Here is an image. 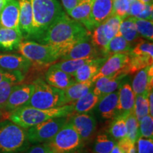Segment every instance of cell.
I'll return each instance as SVG.
<instances>
[{"instance_id": "cell-28", "label": "cell", "mask_w": 153, "mask_h": 153, "mask_svg": "<svg viewBox=\"0 0 153 153\" xmlns=\"http://www.w3.org/2000/svg\"><path fill=\"white\" fill-rule=\"evenodd\" d=\"M128 114H119L114 118L108 128V133L115 140L118 141L124 138L126 135V119Z\"/></svg>"}, {"instance_id": "cell-47", "label": "cell", "mask_w": 153, "mask_h": 153, "mask_svg": "<svg viewBox=\"0 0 153 153\" xmlns=\"http://www.w3.org/2000/svg\"><path fill=\"white\" fill-rule=\"evenodd\" d=\"M110 153H126L125 151H124L123 149H122L119 145H118V143L116 144L113 148V150H111V152Z\"/></svg>"}, {"instance_id": "cell-17", "label": "cell", "mask_w": 153, "mask_h": 153, "mask_svg": "<svg viewBox=\"0 0 153 153\" xmlns=\"http://www.w3.org/2000/svg\"><path fill=\"white\" fill-rule=\"evenodd\" d=\"M108 57H99L89 60L72 74L76 82L91 81L96 74L98 73L101 67L106 60Z\"/></svg>"}, {"instance_id": "cell-39", "label": "cell", "mask_w": 153, "mask_h": 153, "mask_svg": "<svg viewBox=\"0 0 153 153\" xmlns=\"http://www.w3.org/2000/svg\"><path fill=\"white\" fill-rule=\"evenodd\" d=\"M130 0H113V13L112 15H116L122 19L128 16Z\"/></svg>"}, {"instance_id": "cell-55", "label": "cell", "mask_w": 153, "mask_h": 153, "mask_svg": "<svg viewBox=\"0 0 153 153\" xmlns=\"http://www.w3.org/2000/svg\"><path fill=\"white\" fill-rule=\"evenodd\" d=\"M93 153H95V152H93Z\"/></svg>"}, {"instance_id": "cell-43", "label": "cell", "mask_w": 153, "mask_h": 153, "mask_svg": "<svg viewBox=\"0 0 153 153\" xmlns=\"http://www.w3.org/2000/svg\"><path fill=\"white\" fill-rule=\"evenodd\" d=\"M153 7L152 4H145V8L140 14L137 17V19H145V20H153Z\"/></svg>"}, {"instance_id": "cell-7", "label": "cell", "mask_w": 153, "mask_h": 153, "mask_svg": "<svg viewBox=\"0 0 153 153\" xmlns=\"http://www.w3.org/2000/svg\"><path fill=\"white\" fill-rule=\"evenodd\" d=\"M45 144L55 153H79L82 152L85 143L68 120Z\"/></svg>"}, {"instance_id": "cell-48", "label": "cell", "mask_w": 153, "mask_h": 153, "mask_svg": "<svg viewBox=\"0 0 153 153\" xmlns=\"http://www.w3.org/2000/svg\"><path fill=\"white\" fill-rule=\"evenodd\" d=\"M9 1H10V0H0V13L2 11V9H4V7H5V5L7 4Z\"/></svg>"}, {"instance_id": "cell-19", "label": "cell", "mask_w": 153, "mask_h": 153, "mask_svg": "<svg viewBox=\"0 0 153 153\" xmlns=\"http://www.w3.org/2000/svg\"><path fill=\"white\" fill-rule=\"evenodd\" d=\"M19 5L17 0H10L0 13V25L2 27L19 30Z\"/></svg>"}, {"instance_id": "cell-42", "label": "cell", "mask_w": 153, "mask_h": 153, "mask_svg": "<svg viewBox=\"0 0 153 153\" xmlns=\"http://www.w3.org/2000/svg\"><path fill=\"white\" fill-rule=\"evenodd\" d=\"M117 143L126 153H137L136 143H130L126 137L118 140Z\"/></svg>"}, {"instance_id": "cell-9", "label": "cell", "mask_w": 153, "mask_h": 153, "mask_svg": "<svg viewBox=\"0 0 153 153\" xmlns=\"http://www.w3.org/2000/svg\"><path fill=\"white\" fill-rule=\"evenodd\" d=\"M101 56L91 41V34L82 38L71 45L60 57L62 60L72 59H91Z\"/></svg>"}, {"instance_id": "cell-52", "label": "cell", "mask_w": 153, "mask_h": 153, "mask_svg": "<svg viewBox=\"0 0 153 153\" xmlns=\"http://www.w3.org/2000/svg\"><path fill=\"white\" fill-rule=\"evenodd\" d=\"M130 1H133V0H130Z\"/></svg>"}, {"instance_id": "cell-31", "label": "cell", "mask_w": 153, "mask_h": 153, "mask_svg": "<svg viewBox=\"0 0 153 153\" xmlns=\"http://www.w3.org/2000/svg\"><path fill=\"white\" fill-rule=\"evenodd\" d=\"M126 138L131 143H136L139 138V123L134 112L128 114L126 119Z\"/></svg>"}, {"instance_id": "cell-12", "label": "cell", "mask_w": 153, "mask_h": 153, "mask_svg": "<svg viewBox=\"0 0 153 153\" xmlns=\"http://www.w3.org/2000/svg\"><path fill=\"white\" fill-rule=\"evenodd\" d=\"M30 66V61L22 55L0 53V70L3 71L18 72L25 76Z\"/></svg>"}, {"instance_id": "cell-29", "label": "cell", "mask_w": 153, "mask_h": 153, "mask_svg": "<svg viewBox=\"0 0 153 153\" xmlns=\"http://www.w3.org/2000/svg\"><path fill=\"white\" fill-rule=\"evenodd\" d=\"M119 33L132 45L133 43H136L140 39L136 26L131 16H127L121 21L119 27Z\"/></svg>"}, {"instance_id": "cell-27", "label": "cell", "mask_w": 153, "mask_h": 153, "mask_svg": "<svg viewBox=\"0 0 153 153\" xmlns=\"http://www.w3.org/2000/svg\"><path fill=\"white\" fill-rule=\"evenodd\" d=\"M100 98L93 91V88L87 94L73 103V111L76 114L89 113L96 108Z\"/></svg>"}, {"instance_id": "cell-18", "label": "cell", "mask_w": 153, "mask_h": 153, "mask_svg": "<svg viewBox=\"0 0 153 153\" xmlns=\"http://www.w3.org/2000/svg\"><path fill=\"white\" fill-rule=\"evenodd\" d=\"M45 81L49 85L62 90L76 82L72 75L63 72L53 65L50 66L45 72Z\"/></svg>"}, {"instance_id": "cell-16", "label": "cell", "mask_w": 153, "mask_h": 153, "mask_svg": "<svg viewBox=\"0 0 153 153\" xmlns=\"http://www.w3.org/2000/svg\"><path fill=\"white\" fill-rule=\"evenodd\" d=\"M19 30L23 38L30 39L33 30V11L30 0H19Z\"/></svg>"}, {"instance_id": "cell-14", "label": "cell", "mask_w": 153, "mask_h": 153, "mask_svg": "<svg viewBox=\"0 0 153 153\" xmlns=\"http://www.w3.org/2000/svg\"><path fill=\"white\" fill-rule=\"evenodd\" d=\"M113 0H93L90 22L94 30L112 15Z\"/></svg>"}, {"instance_id": "cell-8", "label": "cell", "mask_w": 153, "mask_h": 153, "mask_svg": "<svg viewBox=\"0 0 153 153\" xmlns=\"http://www.w3.org/2000/svg\"><path fill=\"white\" fill-rule=\"evenodd\" d=\"M69 119V116L51 118L28 128L26 129V133L30 144L47 143L55 136Z\"/></svg>"}, {"instance_id": "cell-13", "label": "cell", "mask_w": 153, "mask_h": 153, "mask_svg": "<svg viewBox=\"0 0 153 153\" xmlns=\"http://www.w3.org/2000/svg\"><path fill=\"white\" fill-rule=\"evenodd\" d=\"M129 61V55L128 53H116L111 55L106 59L100 70L91 80L94 82L96 80L102 76H109L118 72L124 71ZM126 73V72H125Z\"/></svg>"}, {"instance_id": "cell-1", "label": "cell", "mask_w": 153, "mask_h": 153, "mask_svg": "<svg viewBox=\"0 0 153 153\" xmlns=\"http://www.w3.org/2000/svg\"><path fill=\"white\" fill-rule=\"evenodd\" d=\"M89 34L83 25L64 13L48 28L38 42L57 48L60 50L62 56L71 45Z\"/></svg>"}, {"instance_id": "cell-22", "label": "cell", "mask_w": 153, "mask_h": 153, "mask_svg": "<svg viewBox=\"0 0 153 153\" xmlns=\"http://www.w3.org/2000/svg\"><path fill=\"white\" fill-rule=\"evenodd\" d=\"M135 95L128 82H123L118 89V114L133 111Z\"/></svg>"}, {"instance_id": "cell-15", "label": "cell", "mask_w": 153, "mask_h": 153, "mask_svg": "<svg viewBox=\"0 0 153 153\" xmlns=\"http://www.w3.org/2000/svg\"><path fill=\"white\" fill-rule=\"evenodd\" d=\"M153 86V65L137 71L132 82V89L135 95L150 92Z\"/></svg>"}, {"instance_id": "cell-6", "label": "cell", "mask_w": 153, "mask_h": 153, "mask_svg": "<svg viewBox=\"0 0 153 153\" xmlns=\"http://www.w3.org/2000/svg\"><path fill=\"white\" fill-rule=\"evenodd\" d=\"M17 48L33 65L51 66L62 56V52L57 48L32 41L22 40Z\"/></svg>"}, {"instance_id": "cell-54", "label": "cell", "mask_w": 153, "mask_h": 153, "mask_svg": "<svg viewBox=\"0 0 153 153\" xmlns=\"http://www.w3.org/2000/svg\"><path fill=\"white\" fill-rule=\"evenodd\" d=\"M79 153H82V152H79Z\"/></svg>"}, {"instance_id": "cell-35", "label": "cell", "mask_w": 153, "mask_h": 153, "mask_svg": "<svg viewBox=\"0 0 153 153\" xmlns=\"http://www.w3.org/2000/svg\"><path fill=\"white\" fill-rule=\"evenodd\" d=\"M91 41L96 48L98 50L101 56L106 57L104 55L108 41L103 32V24L99 25L92 30V34L91 35Z\"/></svg>"}, {"instance_id": "cell-23", "label": "cell", "mask_w": 153, "mask_h": 153, "mask_svg": "<svg viewBox=\"0 0 153 153\" xmlns=\"http://www.w3.org/2000/svg\"><path fill=\"white\" fill-rule=\"evenodd\" d=\"M24 76L18 72H9L0 82V108L5 106L13 88L24 80Z\"/></svg>"}, {"instance_id": "cell-50", "label": "cell", "mask_w": 153, "mask_h": 153, "mask_svg": "<svg viewBox=\"0 0 153 153\" xmlns=\"http://www.w3.org/2000/svg\"><path fill=\"white\" fill-rule=\"evenodd\" d=\"M141 2H143L145 4H152V0H140Z\"/></svg>"}, {"instance_id": "cell-24", "label": "cell", "mask_w": 153, "mask_h": 153, "mask_svg": "<svg viewBox=\"0 0 153 153\" xmlns=\"http://www.w3.org/2000/svg\"><path fill=\"white\" fill-rule=\"evenodd\" d=\"M23 37L20 31L4 27H0V49L13 51L18 48Z\"/></svg>"}, {"instance_id": "cell-37", "label": "cell", "mask_w": 153, "mask_h": 153, "mask_svg": "<svg viewBox=\"0 0 153 153\" xmlns=\"http://www.w3.org/2000/svg\"><path fill=\"white\" fill-rule=\"evenodd\" d=\"M135 23L136 29L139 35L147 40L152 42L153 41V23L152 21L145 20L132 17Z\"/></svg>"}, {"instance_id": "cell-46", "label": "cell", "mask_w": 153, "mask_h": 153, "mask_svg": "<svg viewBox=\"0 0 153 153\" xmlns=\"http://www.w3.org/2000/svg\"><path fill=\"white\" fill-rule=\"evenodd\" d=\"M148 105H149V115L153 117V91L152 89L148 94Z\"/></svg>"}, {"instance_id": "cell-49", "label": "cell", "mask_w": 153, "mask_h": 153, "mask_svg": "<svg viewBox=\"0 0 153 153\" xmlns=\"http://www.w3.org/2000/svg\"><path fill=\"white\" fill-rule=\"evenodd\" d=\"M9 73V72H5V71H3V70H0V82H1V80H2Z\"/></svg>"}, {"instance_id": "cell-36", "label": "cell", "mask_w": 153, "mask_h": 153, "mask_svg": "<svg viewBox=\"0 0 153 153\" xmlns=\"http://www.w3.org/2000/svg\"><path fill=\"white\" fill-rule=\"evenodd\" d=\"M92 59V58H91ZM91 59H72V60H61L60 62L53 64L56 68L62 70L70 75L79 69L85 63L88 62Z\"/></svg>"}, {"instance_id": "cell-44", "label": "cell", "mask_w": 153, "mask_h": 153, "mask_svg": "<svg viewBox=\"0 0 153 153\" xmlns=\"http://www.w3.org/2000/svg\"><path fill=\"white\" fill-rule=\"evenodd\" d=\"M47 149V145L45 143L41 144H34L25 150L22 153H45Z\"/></svg>"}, {"instance_id": "cell-38", "label": "cell", "mask_w": 153, "mask_h": 153, "mask_svg": "<svg viewBox=\"0 0 153 153\" xmlns=\"http://www.w3.org/2000/svg\"><path fill=\"white\" fill-rule=\"evenodd\" d=\"M139 137L153 139V119L150 115L139 121Z\"/></svg>"}, {"instance_id": "cell-40", "label": "cell", "mask_w": 153, "mask_h": 153, "mask_svg": "<svg viewBox=\"0 0 153 153\" xmlns=\"http://www.w3.org/2000/svg\"><path fill=\"white\" fill-rule=\"evenodd\" d=\"M137 153H153V139L139 137L136 142Z\"/></svg>"}, {"instance_id": "cell-34", "label": "cell", "mask_w": 153, "mask_h": 153, "mask_svg": "<svg viewBox=\"0 0 153 153\" xmlns=\"http://www.w3.org/2000/svg\"><path fill=\"white\" fill-rule=\"evenodd\" d=\"M123 20L116 15H111L103 23V32L108 41H110L119 32V27Z\"/></svg>"}, {"instance_id": "cell-21", "label": "cell", "mask_w": 153, "mask_h": 153, "mask_svg": "<svg viewBox=\"0 0 153 153\" xmlns=\"http://www.w3.org/2000/svg\"><path fill=\"white\" fill-rule=\"evenodd\" d=\"M92 1L93 0H81L75 7L68 13L72 19L83 25L89 33L93 30L90 22Z\"/></svg>"}, {"instance_id": "cell-51", "label": "cell", "mask_w": 153, "mask_h": 153, "mask_svg": "<svg viewBox=\"0 0 153 153\" xmlns=\"http://www.w3.org/2000/svg\"><path fill=\"white\" fill-rule=\"evenodd\" d=\"M45 153H55V152H53L52 150H51V149H50L47 146V149H46V150H45Z\"/></svg>"}, {"instance_id": "cell-20", "label": "cell", "mask_w": 153, "mask_h": 153, "mask_svg": "<svg viewBox=\"0 0 153 153\" xmlns=\"http://www.w3.org/2000/svg\"><path fill=\"white\" fill-rule=\"evenodd\" d=\"M118 90L101 97L97 105L99 114L104 119L112 120L118 115Z\"/></svg>"}, {"instance_id": "cell-41", "label": "cell", "mask_w": 153, "mask_h": 153, "mask_svg": "<svg viewBox=\"0 0 153 153\" xmlns=\"http://www.w3.org/2000/svg\"><path fill=\"white\" fill-rule=\"evenodd\" d=\"M145 8V4L141 2L140 0H133L131 1L128 16L137 18L140 14Z\"/></svg>"}, {"instance_id": "cell-11", "label": "cell", "mask_w": 153, "mask_h": 153, "mask_svg": "<svg viewBox=\"0 0 153 153\" xmlns=\"http://www.w3.org/2000/svg\"><path fill=\"white\" fill-rule=\"evenodd\" d=\"M79 133L84 143H87L93 138L97 129V120L89 113L76 114L69 119Z\"/></svg>"}, {"instance_id": "cell-2", "label": "cell", "mask_w": 153, "mask_h": 153, "mask_svg": "<svg viewBox=\"0 0 153 153\" xmlns=\"http://www.w3.org/2000/svg\"><path fill=\"white\" fill-rule=\"evenodd\" d=\"M72 112L73 103L49 109H40L31 106H23L9 113L6 118L27 129L51 118L70 116Z\"/></svg>"}, {"instance_id": "cell-4", "label": "cell", "mask_w": 153, "mask_h": 153, "mask_svg": "<svg viewBox=\"0 0 153 153\" xmlns=\"http://www.w3.org/2000/svg\"><path fill=\"white\" fill-rule=\"evenodd\" d=\"M33 84L34 91L25 106L40 109H49L68 104L62 89L49 85L41 77L34 79Z\"/></svg>"}, {"instance_id": "cell-45", "label": "cell", "mask_w": 153, "mask_h": 153, "mask_svg": "<svg viewBox=\"0 0 153 153\" xmlns=\"http://www.w3.org/2000/svg\"><path fill=\"white\" fill-rule=\"evenodd\" d=\"M64 8L65 9L67 12L71 11L74 7H75L76 4L79 3L78 0H61Z\"/></svg>"}, {"instance_id": "cell-3", "label": "cell", "mask_w": 153, "mask_h": 153, "mask_svg": "<svg viewBox=\"0 0 153 153\" xmlns=\"http://www.w3.org/2000/svg\"><path fill=\"white\" fill-rule=\"evenodd\" d=\"M33 11V30L30 38L38 40L57 19L64 14L57 0H30Z\"/></svg>"}, {"instance_id": "cell-32", "label": "cell", "mask_w": 153, "mask_h": 153, "mask_svg": "<svg viewBox=\"0 0 153 153\" xmlns=\"http://www.w3.org/2000/svg\"><path fill=\"white\" fill-rule=\"evenodd\" d=\"M149 93L150 92H145L143 94L135 95L133 112L138 123L143 118H144L147 115H149Z\"/></svg>"}, {"instance_id": "cell-53", "label": "cell", "mask_w": 153, "mask_h": 153, "mask_svg": "<svg viewBox=\"0 0 153 153\" xmlns=\"http://www.w3.org/2000/svg\"><path fill=\"white\" fill-rule=\"evenodd\" d=\"M78 1H81V0H78Z\"/></svg>"}, {"instance_id": "cell-33", "label": "cell", "mask_w": 153, "mask_h": 153, "mask_svg": "<svg viewBox=\"0 0 153 153\" xmlns=\"http://www.w3.org/2000/svg\"><path fill=\"white\" fill-rule=\"evenodd\" d=\"M129 54L145 57L153 60V44L152 42L146 40L140 39L133 47Z\"/></svg>"}, {"instance_id": "cell-30", "label": "cell", "mask_w": 153, "mask_h": 153, "mask_svg": "<svg viewBox=\"0 0 153 153\" xmlns=\"http://www.w3.org/2000/svg\"><path fill=\"white\" fill-rule=\"evenodd\" d=\"M117 141L110 136L108 133H99L97 135L93 145V152L110 153Z\"/></svg>"}, {"instance_id": "cell-10", "label": "cell", "mask_w": 153, "mask_h": 153, "mask_svg": "<svg viewBox=\"0 0 153 153\" xmlns=\"http://www.w3.org/2000/svg\"><path fill=\"white\" fill-rule=\"evenodd\" d=\"M34 91V85L31 84H17L13 88L8 100L3 109L8 114L15 109L25 106L29 100Z\"/></svg>"}, {"instance_id": "cell-5", "label": "cell", "mask_w": 153, "mask_h": 153, "mask_svg": "<svg viewBox=\"0 0 153 153\" xmlns=\"http://www.w3.org/2000/svg\"><path fill=\"white\" fill-rule=\"evenodd\" d=\"M30 145L26 129L7 119L0 123V153H22Z\"/></svg>"}, {"instance_id": "cell-25", "label": "cell", "mask_w": 153, "mask_h": 153, "mask_svg": "<svg viewBox=\"0 0 153 153\" xmlns=\"http://www.w3.org/2000/svg\"><path fill=\"white\" fill-rule=\"evenodd\" d=\"M93 84L91 81L75 82L73 85L65 89L63 92H64L67 104H72L74 101L87 94L93 88Z\"/></svg>"}, {"instance_id": "cell-26", "label": "cell", "mask_w": 153, "mask_h": 153, "mask_svg": "<svg viewBox=\"0 0 153 153\" xmlns=\"http://www.w3.org/2000/svg\"><path fill=\"white\" fill-rule=\"evenodd\" d=\"M133 45L129 42H128L123 36L118 32L116 36H115L111 41L108 42L104 55L106 57H109L116 53H128L131 52Z\"/></svg>"}]
</instances>
